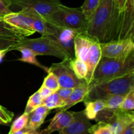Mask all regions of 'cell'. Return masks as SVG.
<instances>
[{
    "mask_svg": "<svg viewBox=\"0 0 134 134\" xmlns=\"http://www.w3.org/2000/svg\"><path fill=\"white\" fill-rule=\"evenodd\" d=\"M119 11L114 0H101L88 23L85 34L99 43L115 39Z\"/></svg>",
    "mask_w": 134,
    "mask_h": 134,
    "instance_id": "6da1fadb",
    "label": "cell"
},
{
    "mask_svg": "<svg viewBox=\"0 0 134 134\" xmlns=\"http://www.w3.org/2000/svg\"><path fill=\"white\" fill-rule=\"evenodd\" d=\"M134 72V53L126 58L102 57L90 85L107 82Z\"/></svg>",
    "mask_w": 134,
    "mask_h": 134,
    "instance_id": "7a4b0ae2",
    "label": "cell"
},
{
    "mask_svg": "<svg viewBox=\"0 0 134 134\" xmlns=\"http://www.w3.org/2000/svg\"><path fill=\"white\" fill-rule=\"evenodd\" d=\"M88 86V92L84 102L102 99L113 95L125 96L132 89L134 88V72L107 82Z\"/></svg>",
    "mask_w": 134,
    "mask_h": 134,
    "instance_id": "3957f363",
    "label": "cell"
},
{
    "mask_svg": "<svg viewBox=\"0 0 134 134\" xmlns=\"http://www.w3.org/2000/svg\"><path fill=\"white\" fill-rule=\"evenodd\" d=\"M21 47L30 49L36 56L47 55L55 56L62 60L73 58L58 44L54 38L50 35H42L40 37L35 39H29L26 37H20L10 48V51Z\"/></svg>",
    "mask_w": 134,
    "mask_h": 134,
    "instance_id": "277c9868",
    "label": "cell"
},
{
    "mask_svg": "<svg viewBox=\"0 0 134 134\" xmlns=\"http://www.w3.org/2000/svg\"><path fill=\"white\" fill-rule=\"evenodd\" d=\"M48 23L72 29L81 34L86 33L88 21L81 7H69L61 4L52 14Z\"/></svg>",
    "mask_w": 134,
    "mask_h": 134,
    "instance_id": "5b68a950",
    "label": "cell"
},
{
    "mask_svg": "<svg viewBox=\"0 0 134 134\" xmlns=\"http://www.w3.org/2000/svg\"><path fill=\"white\" fill-rule=\"evenodd\" d=\"M61 4L60 0H15L11 5L29 9L48 22L52 14Z\"/></svg>",
    "mask_w": 134,
    "mask_h": 134,
    "instance_id": "8992f818",
    "label": "cell"
},
{
    "mask_svg": "<svg viewBox=\"0 0 134 134\" xmlns=\"http://www.w3.org/2000/svg\"><path fill=\"white\" fill-rule=\"evenodd\" d=\"M71 59H64L61 62L52 64L48 68L47 73L52 72L56 76L60 87L74 88L85 82L79 79L75 75L69 64Z\"/></svg>",
    "mask_w": 134,
    "mask_h": 134,
    "instance_id": "52a82bcc",
    "label": "cell"
},
{
    "mask_svg": "<svg viewBox=\"0 0 134 134\" xmlns=\"http://www.w3.org/2000/svg\"><path fill=\"white\" fill-rule=\"evenodd\" d=\"M102 57L126 58L134 53L133 39L113 40L100 43Z\"/></svg>",
    "mask_w": 134,
    "mask_h": 134,
    "instance_id": "ba28073f",
    "label": "cell"
},
{
    "mask_svg": "<svg viewBox=\"0 0 134 134\" xmlns=\"http://www.w3.org/2000/svg\"><path fill=\"white\" fill-rule=\"evenodd\" d=\"M134 0H126L123 11L119 13L116 34L114 40L133 39Z\"/></svg>",
    "mask_w": 134,
    "mask_h": 134,
    "instance_id": "9c48e42d",
    "label": "cell"
},
{
    "mask_svg": "<svg viewBox=\"0 0 134 134\" xmlns=\"http://www.w3.org/2000/svg\"><path fill=\"white\" fill-rule=\"evenodd\" d=\"M4 21L14 29L20 37L35 34L33 20L24 10L11 12L3 16Z\"/></svg>",
    "mask_w": 134,
    "mask_h": 134,
    "instance_id": "30bf717a",
    "label": "cell"
},
{
    "mask_svg": "<svg viewBox=\"0 0 134 134\" xmlns=\"http://www.w3.org/2000/svg\"><path fill=\"white\" fill-rule=\"evenodd\" d=\"M52 25V34L51 36L54 38L58 44L74 58V39L79 33L72 29L61 26Z\"/></svg>",
    "mask_w": 134,
    "mask_h": 134,
    "instance_id": "8fae6325",
    "label": "cell"
},
{
    "mask_svg": "<svg viewBox=\"0 0 134 134\" xmlns=\"http://www.w3.org/2000/svg\"><path fill=\"white\" fill-rule=\"evenodd\" d=\"M73 120L61 131L59 134H88L92 124L85 115L84 111L73 112Z\"/></svg>",
    "mask_w": 134,
    "mask_h": 134,
    "instance_id": "7c38bea8",
    "label": "cell"
},
{
    "mask_svg": "<svg viewBox=\"0 0 134 134\" xmlns=\"http://www.w3.org/2000/svg\"><path fill=\"white\" fill-rule=\"evenodd\" d=\"M134 122L133 111H126L118 109L107 120L113 134H120L129 124Z\"/></svg>",
    "mask_w": 134,
    "mask_h": 134,
    "instance_id": "4fadbf2b",
    "label": "cell"
},
{
    "mask_svg": "<svg viewBox=\"0 0 134 134\" xmlns=\"http://www.w3.org/2000/svg\"><path fill=\"white\" fill-rule=\"evenodd\" d=\"M102 57V49H101L100 43L97 41H94L89 50L88 56L87 60L86 62L88 72L85 81L88 85H90L92 81L94 72L100 62Z\"/></svg>",
    "mask_w": 134,
    "mask_h": 134,
    "instance_id": "5bb4252c",
    "label": "cell"
},
{
    "mask_svg": "<svg viewBox=\"0 0 134 134\" xmlns=\"http://www.w3.org/2000/svg\"><path fill=\"white\" fill-rule=\"evenodd\" d=\"M73 111H58L51 120L49 125L46 129L41 131V134H52L54 132H60L66 127L73 120Z\"/></svg>",
    "mask_w": 134,
    "mask_h": 134,
    "instance_id": "9a60e30c",
    "label": "cell"
},
{
    "mask_svg": "<svg viewBox=\"0 0 134 134\" xmlns=\"http://www.w3.org/2000/svg\"><path fill=\"white\" fill-rule=\"evenodd\" d=\"M94 41V39L88 36L85 33L77 34L74 39L75 58L86 62L89 50Z\"/></svg>",
    "mask_w": 134,
    "mask_h": 134,
    "instance_id": "2e32d148",
    "label": "cell"
},
{
    "mask_svg": "<svg viewBox=\"0 0 134 134\" xmlns=\"http://www.w3.org/2000/svg\"><path fill=\"white\" fill-rule=\"evenodd\" d=\"M50 111L51 110L44 105L37 107L31 114H30L28 122L24 129L28 130H37L44 123V120L49 114Z\"/></svg>",
    "mask_w": 134,
    "mask_h": 134,
    "instance_id": "e0dca14e",
    "label": "cell"
},
{
    "mask_svg": "<svg viewBox=\"0 0 134 134\" xmlns=\"http://www.w3.org/2000/svg\"><path fill=\"white\" fill-rule=\"evenodd\" d=\"M88 90L89 86L87 85L86 81L82 82L81 85H80L77 87L74 88L70 96L69 97L68 100L64 103L63 107L60 109H56L57 111H67L68 109L71 107L72 106L75 105L79 102H83L85 97L88 92Z\"/></svg>",
    "mask_w": 134,
    "mask_h": 134,
    "instance_id": "ac0fdd59",
    "label": "cell"
},
{
    "mask_svg": "<svg viewBox=\"0 0 134 134\" xmlns=\"http://www.w3.org/2000/svg\"><path fill=\"white\" fill-rule=\"evenodd\" d=\"M85 109L84 113L88 120H95L98 114L105 108L103 99H96L94 101L85 102Z\"/></svg>",
    "mask_w": 134,
    "mask_h": 134,
    "instance_id": "d6986e66",
    "label": "cell"
},
{
    "mask_svg": "<svg viewBox=\"0 0 134 134\" xmlns=\"http://www.w3.org/2000/svg\"><path fill=\"white\" fill-rule=\"evenodd\" d=\"M14 51H18L21 52L22 56H21L20 58L18 59V61H20L25 63H28V64H33V65H36L38 68H40L41 69H43V70L45 71L46 72L48 71V67L44 66L43 64H41V63L38 61L37 59L36 55H35L30 49L26 48V47H21L16 48Z\"/></svg>",
    "mask_w": 134,
    "mask_h": 134,
    "instance_id": "ffe728a7",
    "label": "cell"
},
{
    "mask_svg": "<svg viewBox=\"0 0 134 134\" xmlns=\"http://www.w3.org/2000/svg\"><path fill=\"white\" fill-rule=\"evenodd\" d=\"M70 66L76 77L81 81H86L87 75V65L86 62L79 58H72L69 62Z\"/></svg>",
    "mask_w": 134,
    "mask_h": 134,
    "instance_id": "44dd1931",
    "label": "cell"
},
{
    "mask_svg": "<svg viewBox=\"0 0 134 134\" xmlns=\"http://www.w3.org/2000/svg\"><path fill=\"white\" fill-rule=\"evenodd\" d=\"M42 105H45L50 110L55 109H58L62 107V106L64 105V103L59 96L58 92L56 91L47 98L43 99Z\"/></svg>",
    "mask_w": 134,
    "mask_h": 134,
    "instance_id": "7402d4cb",
    "label": "cell"
},
{
    "mask_svg": "<svg viewBox=\"0 0 134 134\" xmlns=\"http://www.w3.org/2000/svg\"><path fill=\"white\" fill-rule=\"evenodd\" d=\"M124 96L120 95H113L110 96L106 97L103 98L105 108L107 109L111 110V111H115L120 108V106L124 99Z\"/></svg>",
    "mask_w": 134,
    "mask_h": 134,
    "instance_id": "603a6c76",
    "label": "cell"
},
{
    "mask_svg": "<svg viewBox=\"0 0 134 134\" xmlns=\"http://www.w3.org/2000/svg\"><path fill=\"white\" fill-rule=\"evenodd\" d=\"M43 99H42L38 91L35 92L29 98L26 106V109H25V111L24 113L29 114V115L31 114L37 107L43 104Z\"/></svg>",
    "mask_w": 134,
    "mask_h": 134,
    "instance_id": "cb8c5ba5",
    "label": "cell"
},
{
    "mask_svg": "<svg viewBox=\"0 0 134 134\" xmlns=\"http://www.w3.org/2000/svg\"><path fill=\"white\" fill-rule=\"evenodd\" d=\"M101 0H85L83 5L81 6V9L86 19L89 21L94 11L99 5Z\"/></svg>",
    "mask_w": 134,
    "mask_h": 134,
    "instance_id": "d4e9b609",
    "label": "cell"
},
{
    "mask_svg": "<svg viewBox=\"0 0 134 134\" xmlns=\"http://www.w3.org/2000/svg\"><path fill=\"white\" fill-rule=\"evenodd\" d=\"M29 117H30L29 114L24 113L21 116L17 118L12 124L10 131L8 134H13L24 128L27 125Z\"/></svg>",
    "mask_w": 134,
    "mask_h": 134,
    "instance_id": "484cf974",
    "label": "cell"
},
{
    "mask_svg": "<svg viewBox=\"0 0 134 134\" xmlns=\"http://www.w3.org/2000/svg\"><path fill=\"white\" fill-rule=\"evenodd\" d=\"M90 134H113L109 124L105 122H98L95 125H92L88 130Z\"/></svg>",
    "mask_w": 134,
    "mask_h": 134,
    "instance_id": "4316f807",
    "label": "cell"
},
{
    "mask_svg": "<svg viewBox=\"0 0 134 134\" xmlns=\"http://www.w3.org/2000/svg\"><path fill=\"white\" fill-rule=\"evenodd\" d=\"M47 73H48V75L44 78L42 85L51 89L54 92L57 91L60 87L57 77L52 72H49Z\"/></svg>",
    "mask_w": 134,
    "mask_h": 134,
    "instance_id": "83f0119b",
    "label": "cell"
},
{
    "mask_svg": "<svg viewBox=\"0 0 134 134\" xmlns=\"http://www.w3.org/2000/svg\"><path fill=\"white\" fill-rule=\"evenodd\" d=\"M120 109L126 111H133L134 109V88L132 89L124 96L120 106Z\"/></svg>",
    "mask_w": 134,
    "mask_h": 134,
    "instance_id": "f1b7e54d",
    "label": "cell"
},
{
    "mask_svg": "<svg viewBox=\"0 0 134 134\" xmlns=\"http://www.w3.org/2000/svg\"><path fill=\"white\" fill-rule=\"evenodd\" d=\"M0 36H8L20 38V37L7 23L4 21L3 17L0 16Z\"/></svg>",
    "mask_w": 134,
    "mask_h": 134,
    "instance_id": "f546056e",
    "label": "cell"
},
{
    "mask_svg": "<svg viewBox=\"0 0 134 134\" xmlns=\"http://www.w3.org/2000/svg\"><path fill=\"white\" fill-rule=\"evenodd\" d=\"M18 39L12 37L0 36V51L9 49L10 51V48L14 45Z\"/></svg>",
    "mask_w": 134,
    "mask_h": 134,
    "instance_id": "4dcf8cb0",
    "label": "cell"
},
{
    "mask_svg": "<svg viewBox=\"0 0 134 134\" xmlns=\"http://www.w3.org/2000/svg\"><path fill=\"white\" fill-rule=\"evenodd\" d=\"M14 117V113L0 105V119L5 124H9Z\"/></svg>",
    "mask_w": 134,
    "mask_h": 134,
    "instance_id": "1f68e13d",
    "label": "cell"
},
{
    "mask_svg": "<svg viewBox=\"0 0 134 134\" xmlns=\"http://www.w3.org/2000/svg\"><path fill=\"white\" fill-rule=\"evenodd\" d=\"M73 88H63V87H60V88L57 90V92L59 96L61 98L62 101L63 102V103H65L68 99L69 98V97L70 96L71 94L73 92ZM63 107V106H62Z\"/></svg>",
    "mask_w": 134,
    "mask_h": 134,
    "instance_id": "d6a6232c",
    "label": "cell"
},
{
    "mask_svg": "<svg viewBox=\"0 0 134 134\" xmlns=\"http://www.w3.org/2000/svg\"><path fill=\"white\" fill-rule=\"evenodd\" d=\"M38 92L39 93L42 99H45V98H47V97L49 96L50 95H51V94L53 92H54L51 90V89L45 87V86H43V85H42V86H41L40 88L39 89V90H38Z\"/></svg>",
    "mask_w": 134,
    "mask_h": 134,
    "instance_id": "836d02e7",
    "label": "cell"
},
{
    "mask_svg": "<svg viewBox=\"0 0 134 134\" xmlns=\"http://www.w3.org/2000/svg\"><path fill=\"white\" fill-rule=\"evenodd\" d=\"M11 12L9 7L3 0H0V16L3 17Z\"/></svg>",
    "mask_w": 134,
    "mask_h": 134,
    "instance_id": "e575fe53",
    "label": "cell"
},
{
    "mask_svg": "<svg viewBox=\"0 0 134 134\" xmlns=\"http://www.w3.org/2000/svg\"><path fill=\"white\" fill-rule=\"evenodd\" d=\"M114 1H115L116 7L119 9V13H121L122 11H123L124 7H125L126 0H114Z\"/></svg>",
    "mask_w": 134,
    "mask_h": 134,
    "instance_id": "d590c367",
    "label": "cell"
},
{
    "mask_svg": "<svg viewBox=\"0 0 134 134\" xmlns=\"http://www.w3.org/2000/svg\"><path fill=\"white\" fill-rule=\"evenodd\" d=\"M13 134H41V131L38 130H25L23 128L21 130L16 132Z\"/></svg>",
    "mask_w": 134,
    "mask_h": 134,
    "instance_id": "8d00e7d4",
    "label": "cell"
},
{
    "mask_svg": "<svg viewBox=\"0 0 134 134\" xmlns=\"http://www.w3.org/2000/svg\"><path fill=\"white\" fill-rule=\"evenodd\" d=\"M3 1L4 2H5V3L8 5V6L10 7V6H11L12 3H13L14 1H15V0H3Z\"/></svg>",
    "mask_w": 134,
    "mask_h": 134,
    "instance_id": "74e56055",
    "label": "cell"
},
{
    "mask_svg": "<svg viewBox=\"0 0 134 134\" xmlns=\"http://www.w3.org/2000/svg\"><path fill=\"white\" fill-rule=\"evenodd\" d=\"M5 123L3 122L2 121V120H1V119H0V125H5Z\"/></svg>",
    "mask_w": 134,
    "mask_h": 134,
    "instance_id": "f35d334b",
    "label": "cell"
},
{
    "mask_svg": "<svg viewBox=\"0 0 134 134\" xmlns=\"http://www.w3.org/2000/svg\"><path fill=\"white\" fill-rule=\"evenodd\" d=\"M120 134H124V133H123V132H122V133H120Z\"/></svg>",
    "mask_w": 134,
    "mask_h": 134,
    "instance_id": "ab89813d",
    "label": "cell"
}]
</instances>
